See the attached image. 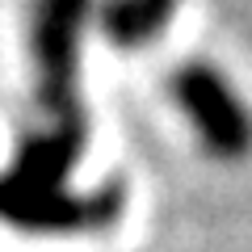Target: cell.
<instances>
[{
  "instance_id": "cell-1",
  "label": "cell",
  "mask_w": 252,
  "mask_h": 252,
  "mask_svg": "<svg viewBox=\"0 0 252 252\" xmlns=\"http://www.w3.org/2000/svg\"><path fill=\"white\" fill-rule=\"evenodd\" d=\"M93 0H34L30 51L38 63V105L46 126L89 135V114L80 101V42Z\"/></svg>"
},
{
  "instance_id": "cell-2",
  "label": "cell",
  "mask_w": 252,
  "mask_h": 252,
  "mask_svg": "<svg viewBox=\"0 0 252 252\" xmlns=\"http://www.w3.org/2000/svg\"><path fill=\"white\" fill-rule=\"evenodd\" d=\"M4 219L34 235H80L105 231L122 219L126 189L122 181H105L97 189H0Z\"/></svg>"
},
{
  "instance_id": "cell-3",
  "label": "cell",
  "mask_w": 252,
  "mask_h": 252,
  "mask_svg": "<svg viewBox=\"0 0 252 252\" xmlns=\"http://www.w3.org/2000/svg\"><path fill=\"white\" fill-rule=\"evenodd\" d=\"M172 97L215 160H244L252 152L248 105L210 63H181L172 76Z\"/></svg>"
},
{
  "instance_id": "cell-4",
  "label": "cell",
  "mask_w": 252,
  "mask_h": 252,
  "mask_svg": "<svg viewBox=\"0 0 252 252\" xmlns=\"http://www.w3.org/2000/svg\"><path fill=\"white\" fill-rule=\"evenodd\" d=\"M84 143H89V135L42 126V130L21 139L4 185L9 189H59V185H67L72 168L84 156Z\"/></svg>"
},
{
  "instance_id": "cell-5",
  "label": "cell",
  "mask_w": 252,
  "mask_h": 252,
  "mask_svg": "<svg viewBox=\"0 0 252 252\" xmlns=\"http://www.w3.org/2000/svg\"><path fill=\"white\" fill-rule=\"evenodd\" d=\"M177 4L181 0H105L97 21L109 46L139 51V46H152L164 34V26L177 17Z\"/></svg>"
}]
</instances>
